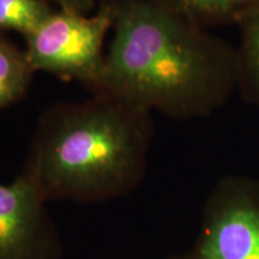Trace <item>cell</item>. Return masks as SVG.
<instances>
[{"instance_id": "6da1fadb", "label": "cell", "mask_w": 259, "mask_h": 259, "mask_svg": "<svg viewBox=\"0 0 259 259\" xmlns=\"http://www.w3.org/2000/svg\"><path fill=\"white\" fill-rule=\"evenodd\" d=\"M113 38L93 93L179 119L220 108L238 85L236 52L160 0H112Z\"/></svg>"}, {"instance_id": "7a4b0ae2", "label": "cell", "mask_w": 259, "mask_h": 259, "mask_svg": "<svg viewBox=\"0 0 259 259\" xmlns=\"http://www.w3.org/2000/svg\"><path fill=\"white\" fill-rule=\"evenodd\" d=\"M150 114L103 93L53 106L38 120L22 171L47 203L92 204L124 197L147 173Z\"/></svg>"}, {"instance_id": "3957f363", "label": "cell", "mask_w": 259, "mask_h": 259, "mask_svg": "<svg viewBox=\"0 0 259 259\" xmlns=\"http://www.w3.org/2000/svg\"><path fill=\"white\" fill-rule=\"evenodd\" d=\"M113 23L112 0H102L89 15L57 9L24 38L25 54L35 72L78 80L94 90L105 69V41Z\"/></svg>"}, {"instance_id": "277c9868", "label": "cell", "mask_w": 259, "mask_h": 259, "mask_svg": "<svg viewBox=\"0 0 259 259\" xmlns=\"http://www.w3.org/2000/svg\"><path fill=\"white\" fill-rule=\"evenodd\" d=\"M166 259H259V180L220 179L206 199L194 244Z\"/></svg>"}, {"instance_id": "5b68a950", "label": "cell", "mask_w": 259, "mask_h": 259, "mask_svg": "<svg viewBox=\"0 0 259 259\" xmlns=\"http://www.w3.org/2000/svg\"><path fill=\"white\" fill-rule=\"evenodd\" d=\"M46 203L24 171L0 184V259H63V239Z\"/></svg>"}, {"instance_id": "8992f818", "label": "cell", "mask_w": 259, "mask_h": 259, "mask_svg": "<svg viewBox=\"0 0 259 259\" xmlns=\"http://www.w3.org/2000/svg\"><path fill=\"white\" fill-rule=\"evenodd\" d=\"M168 9L202 29L240 25L259 10V0H160Z\"/></svg>"}, {"instance_id": "52a82bcc", "label": "cell", "mask_w": 259, "mask_h": 259, "mask_svg": "<svg viewBox=\"0 0 259 259\" xmlns=\"http://www.w3.org/2000/svg\"><path fill=\"white\" fill-rule=\"evenodd\" d=\"M35 73L25 51L0 36V111L25 95Z\"/></svg>"}, {"instance_id": "ba28073f", "label": "cell", "mask_w": 259, "mask_h": 259, "mask_svg": "<svg viewBox=\"0 0 259 259\" xmlns=\"http://www.w3.org/2000/svg\"><path fill=\"white\" fill-rule=\"evenodd\" d=\"M241 45L236 53L238 85L259 102V10L240 24Z\"/></svg>"}, {"instance_id": "9c48e42d", "label": "cell", "mask_w": 259, "mask_h": 259, "mask_svg": "<svg viewBox=\"0 0 259 259\" xmlns=\"http://www.w3.org/2000/svg\"><path fill=\"white\" fill-rule=\"evenodd\" d=\"M57 8L45 0H0V30L32 34Z\"/></svg>"}, {"instance_id": "30bf717a", "label": "cell", "mask_w": 259, "mask_h": 259, "mask_svg": "<svg viewBox=\"0 0 259 259\" xmlns=\"http://www.w3.org/2000/svg\"><path fill=\"white\" fill-rule=\"evenodd\" d=\"M45 2L50 3L59 10L89 15L93 14L96 8H99L102 0H45Z\"/></svg>"}]
</instances>
